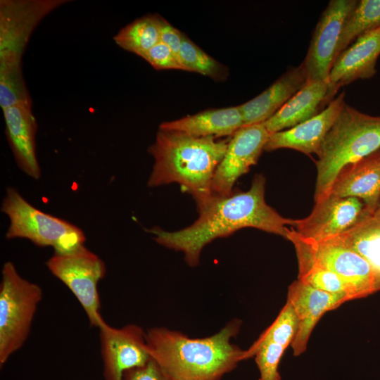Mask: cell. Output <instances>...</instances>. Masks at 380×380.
Returning <instances> with one entry per match:
<instances>
[{"instance_id":"obj_7","label":"cell","mask_w":380,"mask_h":380,"mask_svg":"<svg viewBox=\"0 0 380 380\" xmlns=\"http://www.w3.org/2000/svg\"><path fill=\"white\" fill-rule=\"evenodd\" d=\"M69 0L0 1V72H22V58L35 28Z\"/></svg>"},{"instance_id":"obj_27","label":"cell","mask_w":380,"mask_h":380,"mask_svg":"<svg viewBox=\"0 0 380 380\" xmlns=\"http://www.w3.org/2000/svg\"><path fill=\"white\" fill-rule=\"evenodd\" d=\"M286 348L281 345L267 343L244 351L243 360L255 356L260 371V380H281L278 367Z\"/></svg>"},{"instance_id":"obj_10","label":"cell","mask_w":380,"mask_h":380,"mask_svg":"<svg viewBox=\"0 0 380 380\" xmlns=\"http://www.w3.org/2000/svg\"><path fill=\"white\" fill-rule=\"evenodd\" d=\"M357 1L331 0L329 2L316 25L301 64L307 80L329 82L331 69L338 56L344 23Z\"/></svg>"},{"instance_id":"obj_3","label":"cell","mask_w":380,"mask_h":380,"mask_svg":"<svg viewBox=\"0 0 380 380\" xmlns=\"http://www.w3.org/2000/svg\"><path fill=\"white\" fill-rule=\"evenodd\" d=\"M228 142L158 128L155 141L148 150L154 158L148 186L177 183L193 197L201 211L213 196V178Z\"/></svg>"},{"instance_id":"obj_15","label":"cell","mask_w":380,"mask_h":380,"mask_svg":"<svg viewBox=\"0 0 380 380\" xmlns=\"http://www.w3.org/2000/svg\"><path fill=\"white\" fill-rule=\"evenodd\" d=\"M379 55L380 27L357 38L338 56L329 73V101L342 87L372 77Z\"/></svg>"},{"instance_id":"obj_25","label":"cell","mask_w":380,"mask_h":380,"mask_svg":"<svg viewBox=\"0 0 380 380\" xmlns=\"http://www.w3.org/2000/svg\"><path fill=\"white\" fill-rule=\"evenodd\" d=\"M298 327V319L289 300L280 310L274 321L250 346L255 348L264 343H272L287 348L291 344Z\"/></svg>"},{"instance_id":"obj_28","label":"cell","mask_w":380,"mask_h":380,"mask_svg":"<svg viewBox=\"0 0 380 380\" xmlns=\"http://www.w3.org/2000/svg\"><path fill=\"white\" fill-rule=\"evenodd\" d=\"M141 57L156 70H184L179 58L168 46L160 41Z\"/></svg>"},{"instance_id":"obj_23","label":"cell","mask_w":380,"mask_h":380,"mask_svg":"<svg viewBox=\"0 0 380 380\" xmlns=\"http://www.w3.org/2000/svg\"><path fill=\"white\" fill-rule=\"evenodd\" d=\"M379 27L380 0L358 1L344 23L338 56L357 38Z\"/></svg>"},{"instance_id":"obj_1","label":"cell","mask_w":380,"mask_h":380,"mask_svg":"<svg viewBox=\"0 0 380 380\" xmlns=\"http://www.w3.org/2000/svg\"><path fill=\"white\" fill-rule=\"evenodd\" d=\"M265 191V179L262 175H256L246 191L233 192L227 196L213 195L189 227L175 232L158 227L147 231L153 234L157 243L183 253L191 267L198 265L201 251L207 244L243 228L258 229L287 239L293 220L282 217L270 206Z\"/></svg>"},{"instance_id":"obj_14","label":"cell","mask_w":380,"mask_h":380,"mask_svg":"<svg viewBox=\"0 0 380 380\" xmlns=\"http://www.w3.org/2000/svg\"><path fill=\"white\" fill-rule=\"evenodd\" d=\"M287 300L298 319V330L291 344L293 355L298 356L306 350L310 334L322 316L350 300L347 294L318 290L297 279L289 286Z\"/></svg>"},{"instance_id":"obj_2","label":"cell","mask_w":380,"mask_h":380,"mask_svg":"<svg viewBox=\"0 0 380 380\" xmlns=\"http://www.w3.org/2000/svg\"><path fill=\"white\" fill-rule=\"evenodd\" d=\"M241 326L234 319L215 334L197 338L154 327L146 333L148 351L170 380H220L243 360L244 350L231 342Z\"/></svg>"},{"instance_id":"obj_4","label":"cell","mask_w":380,"mask_h":380,"mask_svg":"<svg viewBox=\"0 0 380 380\" xmlns=\"http://www.w3.org/2000/svg\"><path fill=\"white\" fill-rule=\"evenodd\" d=\"M380 149V116L343 106L322 144L316 162L314 200L328 196L339 172Z\"/></svg>"},{"instance_id":"obj_5","label":"cell","mask_w":380,"mask_h":380,"mask_svg":"<svg viewBox=\"0 0 380 380\" xmlns=\"http://www.w3.org/2000/svg\"><path fill=\"white\" fill-rule=\"evenodd\" d=\"M1 210L9 220L8 239H27L38 246L52 247L55 253L69 252L85 241L82 229L36 208L15 188L6 189Z\"/></svg>"},{"instance_id":"obj_24","label":"cell","mask_w":380,"mask_h":380,"mask_svg":"<svg viewBox=\"0 0 380 380\" xmlns=\"http://www.w3.org/2000/svg\"><path fill=\"white\" fill-rule=\"evenodd\" d=\"M179 59L184 70L198 72L215 81L224 80L229 74L225 65L205 53L184 34Z\"/></svg>"},{"instance_id":"obj_13","label":"cell","mask_w":380,"mask_h":380,"mask_svg":"<svg viewBox=\"0 0 380 380\" xmlns=\"http://www.w3.org/2000/svg\"><path fill=\"white\" fill-rule=\"evenodd\" d=\"M99 329L106 380H123L125 372L145 365L151 358L141 327L115 328L105 322Z\"/></svg>"},{"instance_id":"obj_11","label":"cell","mask_w":380,"mask_h":380,"mask_svg":"<svg viewBox=\"0 0 380 380\" xmlns=\"http://www.w3.org/2000/svg\"><path fill=\"white\" fill-rule=\"evenodd\" d=\"M270 134L261 123L243 126L232 136L213 178V195L227 196L234 192L237 179L257 163Z\"/></svg>"},{"instance_id":"obj_6","label":"cell","mask_w":380,"mask_h":380,"mask_svg":"<svg viewBox=\"0 0 380 380\" xmlns=\"http://www.w3.org/2000/svg\"><path fill=\"white\" fill-rule=\"evenodd\" d=\"M42 295L41 287L21 277L11 262L4 264L0 284L1 365L26 341Z\"/></svg>"},{"instance_id":"obj_17","label":"cell","mask_w":380,"mask_h":380,"mask_svg":"<svg viewBox=\"0 0 380 380\" xmlns=\"http://www.w3.org/2000/svg\"><path fill=\"white\" fill-rule=\"evenodd\" d=\"M3 110L6 134L19 168L34 179L41 176L36 152L37 120L32 106L19 104Z\"/></svg>"},{"instance_id":"obj_12","label":"cell","mask_w":380,"mask_h":380,"mask_svg":"<svg viewBox=\"0 0 380 380\" xmlns=\"http://www.w3.org/2000/svg\"><path fill=\"white\" fill-rule=\"evenodd\" d=\"M315 203L310 214L293 220L291 227L302 237L315 241H325L342 234L369 211L357 198L331 194Z\"/></svg>"},{"instance_id":"obj_31","label":"cell","mask_w":380,"mask_h":380,"mask_svg":"<svg viewBox=\"0 0 380 380\" xmlns=\"http://www.w3.org/2000/svg\"><path fill=\"white\" fill-rule=\"evenodd\" d=\"M371 266L375 281L376 291H380V254L368 261Z\"/></svg>"},{"instance_id":"obj_29","label":"cell","mask_w":380,"mask_h":380,"mask_svg":"<svg viewBox=\"0 0 380 380\" xmlns=\"http://www.w3.org/2000/svg\"><path fill=\"white\" fill-rule=\"evenodd\" d=\"M123 380H170L152 359L144 366L127 370Z\"/></svg>"},{"instance_id":"obj_8","label":"cell","mask_w":380,"mask_h":380,"mask_svg":"<svg viewBox=\"0 0 380 380\" xmlns=\"http://www.w3.org/2000/svg\"><path fill=\"white\" fill-rule=\"evenodd\" d=\"M287 240L293 244L297 257L304 258L338 275L347 284L352 300L376 292L371 266L351 249L331 240L305 239L293 228Z\"/></svg>"},{"instance_id":"obj_21","label":"cell","mask_w":380,"mask_h":380,"mask_svg":"<svg viewBox=\"0 0 380 380\" xmlns=\"http://www.w3.org/2000/svg\"><path fill=\"white\" fill-rule=\"evenodd\" d=\"M243 126L237 106L205 110L180 119L162 122L159 129L175 130L198 137L232 136Z\"/></svg>"},{"instance_id":"obj_22","label":"cell","mask_w":380,"mask_h":380,"mask_svg":"<svg viewBox=\"0 0 380 380\" xmlns=\"http://www.w3.org/2000/svg\"><path fill=\"white\" fill-rule=\"evenodd\" d=\"M159 16L148 14L134 20L123 27L113 40L120 48L141 57L160 41Z\"/></svg>"},{"instance_id":"obj_32","label":"cell","mask_w":380,"mask_h":380,"mask_svg":"<svg viewBox=\"0 0 380 380\" xmlns=\"http://www.w3.org/2000/svg\"><path fill=\"white\" fill-rule=\"evenodd\" d=\"M372 214L377 217V218H379L380 219V201L377 205V207L376 208V209L374 210V212L372 213Z\"/></svg>"},{"instance_id":"obj_16","label":"cell","mask_w":380,"mask_h":380,"mask_svg":"<svg viewBox=\"0 0 380 380\" xmlns=\"http://www.w3.org/2000/svg\"><path fill=\"white\" fill-rule=\"evenodd\" d=\"M345 93L334 98L319 113L296 126L270 134L264 150L291 148L306 155H318L323 140L345 103Z\"/></svg>"},{"instance_id":"obj_30","label":"cell","mask_w":380,"mask_h":380,"mask_svg":"<svg viewBox=\"0 0 380 380\" xmlns=\"http://www.w3.org/2000/svg\"><path fill=\"white\" fill-rule=\"evenodd\" d=\"M159 25L160 42L168 46L179 58L184 34L160 15L159 16Z\"/></svg>"},{"instance_id":"obj_26","label":"cell","mask_w":380,"mask_h":380,"mask_svg":"<svg viewBox=\"0 0 380 380\" xmlns=\"http://www.w3.org/2000/svg\"><path fill=\"white\" fill-rule=\"evenodd\" d=\"M297 259L298 280L318 290L347 294L352 300L347 284L338 275L304 258L297 257Z\"/></svg>"},{"instance_id":"obj_18","label":"cell","mask_w":380,"mask_h":380,"mask_svg":"<svg viewBox=\"0 0 380 380\" xmlns=\"http://www.w3.org/2000/svg\"><path fill=\"white\" fill-rule=\"evenodd\" d=\"M330 194L357 198L369 212H374L380 201V149L345 166L334 180Z\"/></svg>"},{"instance_id":"obj_9","label":"cell","mask_w":380,"mask_h":380,"mask_svg":"<svg viewBox=\"0 0 380 380\" xmlns=\"http://www.w3.org/2000/svg\"><path fill=\"white\" fill-rule=\"evenodd\" d=\"M46 265L75 295L91 326L101 327L106 322L100 312L98 284L106 274L104 262L82 245L69 252L54 253Z\"/></svg>"},{"instance_id":"obj_19","label":"cell","mask_w":380,"mask_h":380,"mask_svg":"<svg viewBox=\"0 0 380 380\" xmlns=\"http://www.w3.org/2000/svg\"><path fill=\"white\" fill-rule=\"evenodd\" d=\"M306 82L307 77L301 65L288 70L262 93L239 106L243 126L264 123L298 92Z\"/></svg>"},{"instance_id":"obj_20","label":"cell","mask_w":380,"mask_h":380,"mask_svg":"<svg viewBox=\"0 0 380 380\" xmlns=\"http://www.w3.org/2000/svg\"><path fill=\"white\" fill-rule=\"evenodd\" d=\"M328 82L307 80L274 115L263 124L270 134L288 129L315 116L330 103Z\"/></svg>"}]
</instances>
